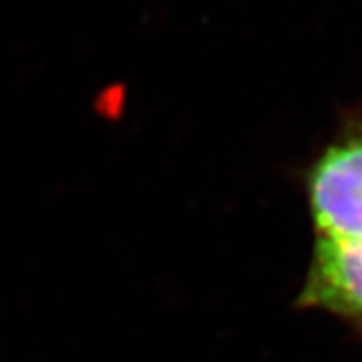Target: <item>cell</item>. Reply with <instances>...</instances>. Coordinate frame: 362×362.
I'll return each instance as SVG.
<instances>
[{"instance_id":"2","label":"cell","mask_w":362,"mask_h":362,"mask_svg":"<svg viewBox=\"0 0 362 362\" xmlns=\"http://www.w3.org/2000/svg\"><path fill=\"white\" fill-rule=\"evenodd\" d=\"M296 306L322 310L362 332V240L316 238Z\"/></svg>"},{"instance_id":"1","label":"cell","mask_w":362,"mask_h":362,"mask_svg":"<svg viewBox=\"0 0 362 362\" xmlns=\"http://www.w3.org/2000/svg\"><path fill=\"white\" fill-rule=\"evenodd\" d=\"M316 238L362 240V103L346 109L304 173Z\"/></svg>"}]
</instances>
